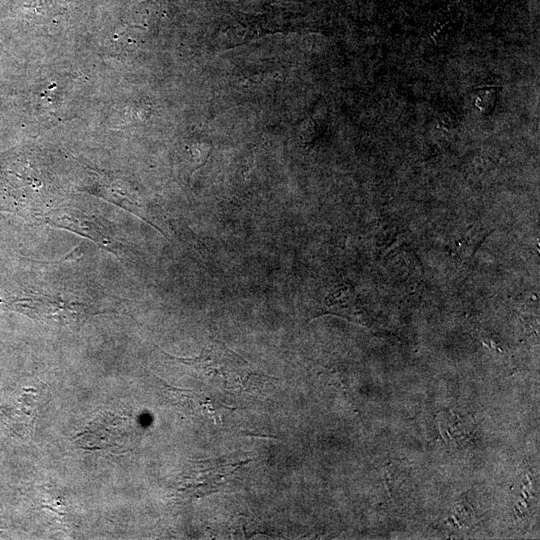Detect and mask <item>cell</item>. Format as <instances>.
Masks as SVG:
<instances>
[{
    "label": "cell",
    "mask_w": 540,
    "mask_h": 540,
    "mask_svg": "<svg viewBox=\"0 0 540 540\" xmlns=\"http://www.w3.org/2000/svg\"><path fill=\"white\" fill-rule=\"evenodd\" d=\"M496 103V92L493 88H484L478 92L475 104L485 114H489Z\"/></svg>",
    "instance_id": "3"
},
{
    "label": "cell",
    "mask_w": 540,
    "mask_h": 540,
    "mask_svg": "<svg viewBox=\"0 0 540 540\" xmlns=\"http://www.w3.org/2000/svg\"><path fill=\"white\" fill-rule=\"evenodd\" d=\"M169 357L194 369L212 386L226 391L254 395L275 379L252 371L242 357L221 342H213L195 358Z\"/></svg>",
    "instance_id": "1"
},
{
    "label": "cell",
    "mask_w": 540,
    "mask_h": 540,
    "mask_svg": "<svg viewBox=\"0 0 540 540\" xmlns=\"http://www.w3.org/2000/svg\"><path fill=\"white\" fill-rule=\"evenodd\" d=\"M227 458L193 462L183 476L180 491L194 497L215 493L224 485L242 463Z\"/></svg>",
    "instance_id": "2"
}]
</instances>
